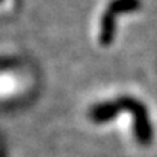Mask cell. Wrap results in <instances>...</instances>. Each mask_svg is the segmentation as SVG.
<instances>
[{"mask_svg":"<svg viewBox=\"0 0 157 157\" xmlns=\"http://www.w3.org/2000/svg\"><path fill=\"white\" fill-rule=\"evenodd\" d=\"M21 82L13 73H2L0 74V95H13L21 89Z\"/></svg>","mask_w":157,"mask_h":157,"instance_id":"obj_1","label":"cell"}]
</instances>
